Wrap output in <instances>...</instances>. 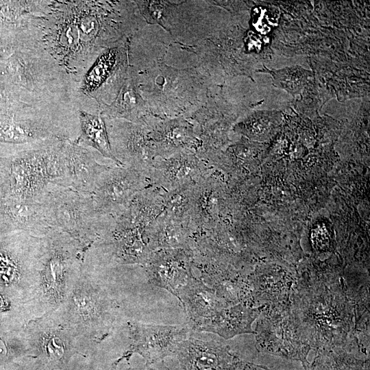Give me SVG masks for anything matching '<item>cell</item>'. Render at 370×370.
<instances>
[{
    "label": "cell",
    "mask_w": 370,
    "mask_h": 370,
    "mask_svg": "<svg viewBox=\"0 0 370 370\" xmlns=\"http://www.w3.org/2000/svg\"><path fill=\"white\" fill-rule=\"evenodd\" d=\"M138 18L134 1H51L42 42L77 84L103 50L130 37Z\"/></svg>",
    "instance_id": "1"
},
{
    "label": "cell",
    "mask_w": 370,
    "mask_h": 370,
    "mask_svg": "<svg viewBox=\"0 0 370 370\" xmlns=\"http://www.w3.org/2000/svg\"><path fill=\"white\" fill-rule=\"evenodd\" d=\"M291 297L311 349L360 352L354 334V308L339 269L300 271Z\"/></svg>",
    "instance_id": "2"
},
{
    "label": "cell",
    "mask_w": 370,
    "mask_h": 370,
    "mask_svg": "<svg viewBox=\"0 0 370 370\" xmlns=\"http://www.w3.org/2000/svg\"><path fill=\"white\" fill-rule=\"evenodd\" d=\"M86 250L71 236L50 229L42 236L36 290L32 301L34 318L56 310L78 280Z\"/></svg>",
    "instance_id": "3"
},
{
    "label": "cell",
    "mask_w": 370,
    "mask_h": 370,
    "mask_svg": "<svg viewBox=\"0 0 370 370\" xmlns=\"http://www.w3.org/2000/svg\"><path fill=\"white\" fill-rule=\"evenodd\" d=\"M138 75L140 91L160 119L187 117L205 102L206 77L195 68L177 69L158 60Z\"/></svg>",
    "instance_id": "4"
},
{
    "label": "cell",
    "mask_w": 370,
    "mask_h": 370,
    "mask_svg": "<svg viewBox=\"0 0 370 370\" xmlns=\"http://www.w3.org/2000/svg\"><path fill=\"white\" fill-rule=\"evenodd\" d=\"M94 267L84 260L81 274L66 301L55 311L79 346L106 336L116 319L115 305L99 284Z\"/></svg>",
    "instance_id": "5"
},
{
    "label": "cell",
    "mask_w": 370,
    "mask_h": 370,
    "mask_svg": "<svg viewBox=\"0 0 370 370\" xmlns=\"http://www.w3.org/2000/svg\"><path fill=\"white\" fill-rule=\"evenodd\" d=\"M51 229L66 233L86 251L99 238L110 216L100 214L92 195L49 184L38 200Z\"/></svg>",
    "instance_id": "6"
},
{
    "label": "cell",
    "mask_w": 370,
    "mask_h": 370,
    "mask_svg": "<svg viewBox=\"0 0 370 370\" xmlns=\"http://www.w3.org/2000/svg\"><path fill=\"white\" fill-rule=\"evenodd\" d=\"M130 49V38H125L99 54L77 84L78 110L99 114L114 100L128 74Z\"/></svg>",
    "instance_id": "7"
},
{
    "label": "cell",
    "mask_w": 370,
    "mask_h": 370,
    "mask_svg": "<svg viewBox=\"0 0 370 370\" xmlns=\"http://www.w3.org/2000/svg\"><path fill=\"white\" fill-rule=\"evenodd\" d=\"M256 345L262 352L299 360L305 370L310 345L291 304L264 306L256 319Z\"/></svg>",
    "instance_id": "8"
},
{
    "label": "cell",
    "mask_w": 370,
    "mask_h": 370,
    "mask_svg": "<svg viewBox=\"0 0 370 370\" xmlns=\"http://www.w3.org/2000/svg\"><path fill=\"white\" fill-rule=\"evenodd\" d=\"M29 357L49 369L69 370V361L79 344L55 312L31 319L23 327Z\"/></svg>",
    "instance_id": "9"
},
{
    "label": "cell",
    "mask_w": 370,
    "mask_h": 370,
    "mask_svg": "<svg viewBox=\"0 0 370 370\" xmlns=\"http://www.w3.org/2000/svg\"><path fill=\"white\" fill-rule=\"evenodd\" d=\"M130 348L121 358H129L132 354H140L145 360L148 370H169L164 358L175 354L179 345L188 338L191 328L187 325L129 324Z\"/></svg>",
    "instance_id": "10"
},
{
    "label": "cell",
    "mask_w": 370,
    "mask_h": 370,
    "mask_svg": "<svg viewBox=\"0 0 370 370\" xmlns=\"http://www.w3.org/2000/svg\"><path fill=\"white\" fill-rule=\"evenodd\" d=\"M56 142L19 153L11 160L9 164L10 197L38 201L47 187L52 184L51 167Z\"/></svg>",
    "instance_id": "11"
},
{
    "label": "cell",
    "mask_w": 370,
    "mask_h": 370,
    "mask_svg": "<svg viewBox=\"0 0 370 370\" xmlns=\"http://www.w3.org/2000/svg\"><path fill=\"white\" fill-rule=\"evenodd\" d=\"M149 186L148 175L145 172L133 167L112 165L103 173L92 193L95 208L100 214L116 216Z\"/></svg>",
    "instance_id": "12"
},
{
    "label": "cell",
    "mask_w": 370,
    "mask_h": 370,
    "mask_svg": "<svg viewBox=\"0 0 370 370\" xmlns=\"http://www.w3.org/2000/svg\"><path fill=\"white\" fill-rule=\"evenodd\" d=\"M105 120L114 156L123 166L140 170L149 177L156 159L151 129L122 119Z\"/></svg>",
    "instance_id": "13"
},
{
    "label": "cell",
    "mask_w": 370,
    "mask_h": 370,
    "mask_svg": "<svg viewBox=\"0 0 370 370\" xmlns=\"http://www.w3.org/2000/svg\"><path fill=\"white\" fill-rule=\"evenodd\" d=\"M99 156L95 151L75 141L64 140L60 148V186L92 195L99 179L112 166L102 163Z\"/></svg>",
    "instance_id": "14"
},
{
    "label": "cell",
    "mask_w": 370,
    "mask_h": 370,
    "mask_svg": "<svg viewBox=\"0 0 370 370\" xmlns=\"http://www.w3.org/2000/svg\"><path fill=\"white\" fill-rule=\"evenodd\" d=\"M193 258L190 248L160 249L153 251L144 267L151 284L177 298L180 291L193 277Z\"/></svg>",
    "instance_id": "15"
},
{
    "label": "cell",
    "mask_w": 370,
    "mask_h": 370,
    "mask_svg": "<svg viewBox=\"0 0 370 370\" xmlns=\"http://www.w3.org/2000/svg\"><path fill=\"white\" fill-rule=\"evenodd\" d=\"M204 161L192 150H184L165 158H156L149 174V185L164 191L193 186L206 175Z\"/></svg>",
    "instance_id": "16"
},
{
    "label": "cell",
    "mask_w": 370,
    "mask_h": 370,
    "mask_svg": "<svg viewBox=\"0 0 370 370\" xmlns=\"http://www.w3.org/2000/svg\"><path fill=\"white\" fill-rule=\"evenodd\" d=\"M99 114L108 119H122L152 129L160 120L151 112L138 86L136 67L130 65L127 76L114 100L103 106Z\"/></svg>",
    "instance_id": "17"
},
{
    "label": "cell",
    "mask_w": 370,
    "mask_h": 370,
    "mask_svg": "<svg viewBox=\"0 0 370 370\" xmlns=\"http://www.w3.org/2000/svg\"><path fill=\"white\" fill-rule=\"evenodd\" d=\"M255 307L290 304L296 275L288 271L265 267L248 275Z\"/></svg>",
    "instance_id": "18"
},
{
    "label": "cell",
    "mask_w": 370,
    "mask_h": 370,
    "mask_svg": "<svg viewBox=\"0 0 370 370\" xmlns=\"http://www.w3.org/2000/svg\"><path fill=\"white\" fill-rule=\"evenodd\" d=\"M156 158H165L177 152L199 147L195 125L184 117L166 119L158 121L151 130Z\"/></svg>",
    "instance_id": "19"
},
{
    "label": "cell",
    "mask_w": 370,
    "mask_h": 370,
    "mask_svg": "<svg viewBox=\"0 0 370 370\" xmlns=\"http://www.w3.org/2000/svg\"><path fill=\"white\" fill-rule=\"evenodd\" d=\"M184 370H202L232 365L240 359L229 347L214 341H204L188 337L175 353Z\"/></svg>",
    "instance_id": "20"
},
{
    "label": "cell",
    "mask_w": 370,
    "mask_h": 370,
    "mask_svg": "<svg viewBox=\"0 0 370 370\" xmlns=\"http://www.w3.org/2000/svg\"><path fill=\"white\" fill-rule=\"evenodd\" d=\"M138 13L151 25H159L176 39L188 30L191 10L187 1H134Z\"/></svg>",
    "instance_id": "21"
},
{
    "label": "cell",
    "mask_w": 370,
    "mask_h": 370,
    "mask_svg": "<svg viewBox=\"0 0 370 370\" xmlns=\"http://www.w3.org/2000/svg\"><path fill=\"white\" fill-rule=\"evenodd\" d=\"M264 306L251 307L244 304L227 306L192 330L217 334L225 339L242 334H254L251 325Z\"/></svg>",
    "instance_id": "22"
},
{
    "label": "cell",
    "mask_w": 370,
    "mask_h": 370,
    "mask_svg": "<svg viewBox=\"0 0 370 370\" xmlns=\"http://www.w3.org/2000/svg\"><path fill=\"white\" fill-rule=\"evenodd\" d=\"M177 299L190 320L191 330L199 323L230 306L210 288L194 276L180 291Z\"/></svg>",
    "instance_id": "23"
},
{
    "label": "cell",
    "mask_w": 370,
    "mask_h": 370,
    "mask_svg": "<svg viewBox=\"0 0 370 370\" xmlns=\"http://www.w3.org/2000/svg\"><path fill=\"white\" fill-rule=\"evenodd\" d=\"M4 223L35 236L42 237L51 229L40 202L10 197L1 206Z\"/></svg>",
    "instance_id": "24"
},
{
    "label": "cell",
    "mask_w": 370,
    "mask_h": 370,
    "mask_svg": "<svg viewBox=\"0 0 370 370\" xmlns=\"http://www.w3.org/2000/svg\"><path fill=\"white\" fill-rule=\"evenodd\" d=\"M220 190L219 184L210 176H205L195 185L190 214L193 234L208 231L216 226Z\"/></svg>",
    "instance_id": "25"
},
{
    "label": "cell",
    "mask_w": 370,
    "mask_h": 370,
    "mask_svg": "<svg viewBox=\"0 0 370 370\" xmlns=\"http://www.w3.org/2000/svg\"><path fill=\"white\" fill-rule=\"evenodd\" d=\"M345 290L351 301L355 318V338L360 350L369 349V275L343 276Z\"/></svg>",
    "instance_id": "26"
},
{
    "label": "cell",
    "mask_w": 370,
    "mask_h": 370,
    "mask_svg": "<svg viewBox=\"0 0 370 370\" xmlns=\"http://www.w3.org/2000/svg\"><path fill=\"white\" fill-rule=\"evenodd\" d=\"M194 231L190 221H180L163 212L153 219L147 228L150 248H190Z\"/></svg>",
    "instance_id": "27"
},
{
    "label": "cell",
    "mask_w": 370,
    "mask_h": 370,
    "mask_svg": "<svg viewBox=\"0 0 370 370\" xmlns=\"http://www.w3.org/2000/svg\"><path fill=\"white\" fill-rule=\"evenodd\" d=\"M79 134L77 144L95 151L119 166H124L113 154L106 120L100 114L78 110Z\"/></svg>",
    "instance_id": "28"
},
{
    "label": "cell",
    "mask_w": 370,
    "mask_h": 370,
    "mask_svg": "<svg viewBox=\"0 0 370 370\" xmlns=\"http://www.w3.org/2000/svg\"><path fill=\"white\" fill-rule=\"evenodd\" d=\"M257 72L269 74L273 85L283 89L293 97L301 95L305 87L312 80V71L295 65L280 69H269L266 66Z\"/></svg>",
    "instance_id": "29"
},
{
    "label": "cell",
    "mask_w": 370,
    "mask_h": 370,
    "mask_svg": "<svg viewBox=\"0 0 370 370\" xmlns=\"http://www.w3.org/2000/svg\"><path fill=\"white\" fill-rule=\"evenodd\" d=\"M194 186H184L168 191L162 190V212L177 220L190 221Z\"/></svg>",
    "instance_id": "30"
},
{
    "label": "cell",
    "mask_w": 370,
    "mask_h": 370,
    "mask_svg": "<svg viewBox=\"0 0 370 370\" xmlns=\"http://www.w3.org/2000/svg\"><path fill=\"white\" fill-rule=\"evenodd\" d=\"M15 353L5 338L0 335V363L7 362L14 358Z\"/></svg>",
    "instance_id": "31"
},
{
    "label": "cell",
    "mask_w": 370,
    "mask_h": 370,
    "mask_svg": "<svg viewBox=\"0 0 370 370\" xmlns=\"http://www.w3.org/2000/svg\"><path fill=\"white\" fill-rule=\"evenodd\" d=\"M247 362L240 360L234 365L218 367V368H208L202 370H247Z\"/></svg>",
    "instance_id": "32"
},
{
    "label": "cell",
    "mask_w": 370,
    "mask_h": 370,
    "mask_svg": "<svg viewBox=\"0 0 370 370\" xmlns=\"http://www.w3.org/2000/svg\"><path fill=\"white\" fill-rule=\"evenodd\" d=\"M127 370H130V369H128Z\"/></svg>",
    "instance_id": "33"
}]
</instances>
